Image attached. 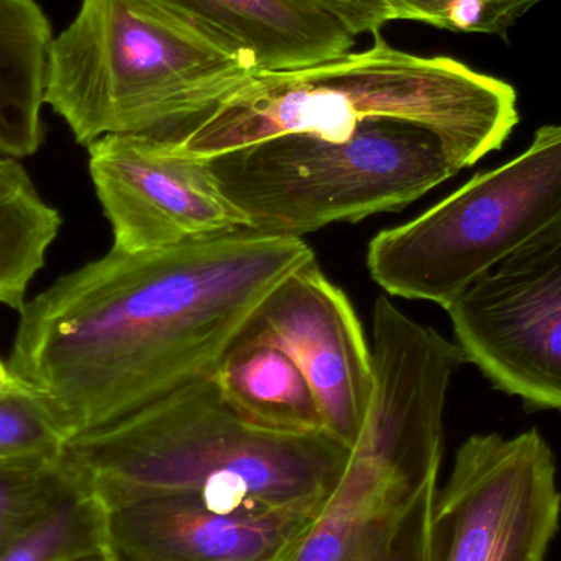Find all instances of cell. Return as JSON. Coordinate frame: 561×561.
I'll return each instance as SVG.
<instances>
[{"label": "cell", "instance_id": "obj_1", "mask_svg": "<svg viewBox=\"0 0 561 561\" xmlns=\"http://www.w3.org/2000/svg\"><path fill=\"white\" fill-rule=\"evenodd\" d=\"M312 260L299 237L249 229L112 249L26 300L7 368L72 438L107 427L216 375L266 297Z\"/></svg>", "mask_w": 561, "mask_h": 561}, {"label": "cell", "instance_id": "obj_2", "mask_svg": "<svg viewBox=\"0 0 561 561\" xmlns=\"http://www.w3.org/2000/svg\"><path fill=\"white\" fill-rule=\"evenodd\" d=\"M373 36L365 51L255 72L203 114L148 135L184 157L209 160L283 135L343 140L363 122L391 118L432 131L460 171L503 147L519 122L510 82Z\"/></svg>", "mask_w": 561, "mask_h": 561}, {"label": "cell", "instance_id": "obj_3", "mask_svg": "<svg viewBox=\"0 0 561 561\" xmlns=\"http://www.w3.org/2000/svg\"><path fill=\"white\" fill-rule=\"evenodd\" d=\"M348 454L325 432L284 435L250 425L210 376L72 438L62 461L102 510L153 494L190 493L317 511Z\"/></svg>", "mask_w": 561, "mask_h": 561}, {"label": "cell", "instance_id": "obj_4", "mask_svg": "<svg viewBox=\"0 0 561 561\" xmlns=\"http://www.w3.org/2000/svg\"><path fill=\"white\" fill-rule=\"evenodd\" d=\"M371 358L375 385L358 440L280 561H434L444 411L457 363L411 335L376 340Z\"/></svg>", "mask_w": 561, "mask_h": 561}, {"label": "cell", "instance_id": "obj_5", "mask_svg": "<svg viewBox=\"0 0 561 561\" xmlns=\"http://www.w3.org/2000/svg\"><path fill=\"white\" fill-rule=\"evenodd\" d=\"M255 72L249 56L154 0H82L49 46L43 102L89 147L196 117Z\"/></svg>", "mask_w": 561, "mask_h": 561}, {"label": "cell", "instance_id": "obj_6", "mask_svg": "<svg viewBox=\"0 0 561 561\" xmlns=\"http://www.w3.org/2000/svg\"><path fill=\"white\" fill-rule=\"evenodd\" d=\"M206 163L247 229L299 239L404 209L460 173L432 131L391 118L363 122L343 140L283 135Z\"/></svg>", "mask_w": 561, "mask_h": 561}, {"label": "cell", "instance_id": "obj_7", "mask_svg": "<svg viewBox=\"0 0 561 561\" xmlns=\"http://www.w3.org/2000/svg\"><path fill=\"white\" fill-rule=\"evenodd\" d=\"M561 239V125L457 193L385 230L368 247L371 278L391 296L447 309L471 284L514 256Z\"/></svg>", "mask_w": 561, "mask_h": 561}, {"label": "cell", "instance_id": "obj_8", "mask_svg": "<svg viewBox=\"0 0 561 561\" xmlns=\"http://www.w3.org/2000/svg\"><path fill=\"white\" fill-rule=\"evenodd\" d=\"M556 471L537 428L468 438L435 500L434 561H546L560 524Z\"/></svg>", "mask_w": 561, "mask_h": 561}, {"label": "cell", "instance_id": "obj_9", "mask_svg": "<svg viewBox=\"0 0 561 561\" xmlns=\"http://www.w3.org/2000/svg\"><path fill=\"white\" fill-rule=\"evenodd\" d=\"M445 310L494 388L561 411V239L507 260Z\"/></svg>", "mask_w": 561, "mask_h": 561}, {"label": "cell", "instance_id": "obj_10", "mask_svg": "<svg viewBox=\"0 0 561 561\" xmlns=\"http://www.w3.org/2000/svg\"><path fill=\"white\" fill-rule=\"evenodd\" d=\"M88 151L92 184L114 236L112 249L157 252L247 229L217 190L206 160L176 153L148 134L107 135Z\"/></svg>", "mask_w": 561, "mask_h": 561}, {"label": "cell", "instance_id": "obj_11", "mask_svg": "<svg viewBox=\"0 0 561 561\" xmlns=\"http://www.w3.org/2000/svg\"><path fill=\"white\" fill-rule=\"evenodd\" d=\"M240 339L289 356L312 389L323 432L343 447L355 445L375 385L371 350L348 297L317 260L266 297Z\"/></svg>", "mask_w": 561, "mask_h": 561}, {"label": "cell", "instance_id": "obj_12", "mask_svg": "<svg viewBox=\"0 0 561 561\" xmlns=\"http://www.w3.org/2000/svg\"><path fill=\"white\" fill-rule=\"evenodd\" d=\"M313 513L153 494L104 510L102 552L115 561H280Z\"/></svg>", "mask_w": 561, "mask_h": 561}, {"label": "cell", "instance_id": "obj_13", "mask_svg": "<svg viewBox=\"0 0 561 561\" xmlns=\"http://www.w3.org/2000/svg\"><path fill=\"white\" fill-rule=\"evenodd\" d=\"M249 56L259 71L306 68L348 55L355 38L307 0H154Z\"/></svg>", "mask_w": 561, "mask_h": 561}, {"label": "cell", "instance_id": "obj_14", "mask_svg": "<svg viewBox=\"0 0 561 561\" xmlns=\"http://www.w3.org/2000/svg\"><path fill=\"white\" fill-rule=\"evenodd\" d=\"M51 23L36 0H0V154L32 157L45 140L42 108Z\"/></svg>", "mask_w": 561, "mask_h": 561}, {"label": "cell", "instance_id": "obj_15", "mask_svg": "<svg viewBox=\"0 0 561 561\" xmlns=\"http://www.w3.org/2000/svg\"><path fill=\"white\" fill-rule=\"evenodd\" d=\"M214 378L227 404L250 425L284 435L323 432L309 382L275 346L239 339Z\"/></svg>", "mask_w": 561, "mask_h": 561}, {"label": "cell", "instance_id": "obj_16", "mask_svg": "<svg viewBox=\"0 0 561 561\" xmlns=\"http://www.w3.org/2000/svg\"><path fill=\"white\" fill-rule=\"evenodd\" d=\"M61 224L20 161L0 154V306L23 309Z\"/></svg>", "mask_w": 561, "mask_h": 561}, {"label": "cell", "instance_id": "obj_17", "mask_svg": "<svg viewBox=\"0 0 561 561\" xmlns=\"http://www.w3.org/2000/svg\"><path fill=\"white\" fill-rule=\"evenodd\" d=\"M71 440L42 392L12 375L0 385V465L59 460Z\"/></svg>", "mask_w": 561, "mask_h": 561}, {"label": "cell", "instance_id": "obj_18", "mask_svg": "<svg viewBox=\"0 0 561 561\" xmlns=\"http://www.w3.org/2000/svg\"><path fill=\"white\" fill-rule=\"evenodd\" d=\"M104 550V510L84 490L0 552V561H88Z\"/></svg>", "mask_w": 561, "mask_h": 561}, {"label": "cell", "instance_id": "obj_19", "mask_svg": "<svg viewBox=\"0 0 561 561\" xmlns=\"http://www.w3.org/2000/svg\"><path fill=\"white\" fill-rule=\"evenodd\" d=\"M81 490L62 458L0 465V552Z\"/></svg>", "mask_w": 561, "mask_h": 561}, {"label": "cell", "instance_id": "obj_20", "mask_svg": "<svg viewBox=\"0 0 561 561\" xmlns=\"http://www.w3.org/2000/svg\"><path fill=\"white\" fill-rule=\"evenodd\" d=\"M394 20H412L457 33L507 39L510 30L540 0H385Z\"/></svg>", "mask_w": 561, "mask_h": 561}, {"label": "cell", "instance_id": "obj_21", "mask_svg": "<svg viewBox=\"0 0 561 561\" xmlns=\"http://www.w3.org/2000/svg\"><path fill=\"white\" fill-rule=\"evenodd\" d=\"M339 20L353 36L381 33L386 23L394 22L385 0H307Z\"/></svg>", "mask_w": 561, "mask_h": 561}, {"label": "cell", "instance_id": "obj_22", "mask_svg": "<svg viewBox=\"0 0 561 561\" xmlns=\"http://www.w3.org/2000/svg\"><path fill=\"white\" fill-rule=\"evenodd\" d=\"M9 378H10L9 368H7L5 363L0 362V385H2V382H5L7 379H9Z\"/></svg>", "mask_w": 561, "mask_h": 561}, {"label": "cell", "instance_id": "obj_23", "mask_svg": "<svg viewBox=\"0 0 561 561\" xmlns=\"http://www.w3.org/2000/svg\"><path fill=\"white\" fill-rule=\"evenodd\" d=\"M88 561H115L114 559H111V557L105 556L104 552L101 553V556L94 557V559L88 560Z\"/></svg>", "mask_w": 561, "mask_h": 561}]
</instances>
